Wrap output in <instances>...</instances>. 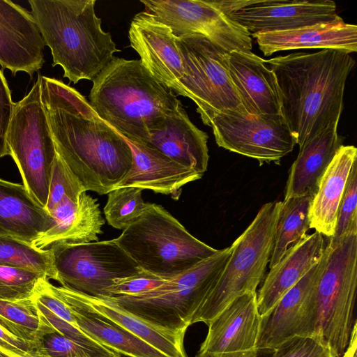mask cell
<instances>
[{
  "label": "cell",
  "instance_id": "ac0fdd59",
  "mask_svg": "<svg viewBox=\"0 0 357 357\" xmlns=\"http://www.w3.org/2000/svg\"><path fill=\"white\" fill-rule=\"evenodd\" d=\"M128 38L144 67L157 80L175 92L184 70L176 37L172 29L144 10L132 18Z\"/></svg>",
  "mask_w": 357,
  "mask_h": 357
},
{
  "label": "cell",
  "instance_id": "8992f818",
  "mask_svg": "<svg viewBox=\"0 0 357 357\" xmlns=\"http://www.w3.org/2000/svg\"><path fill=\"white\" fill-rule=\"evenodd\" d=\"M231 252V246L218 250L148 292L111 298L129 312L154 326L186 333L192 316L218 282Z\"/></svg>",
  "mask_w": 357,
  "mask_h": 357
},
{
  "label": "cell",
  "instance_id": "ffe728a7",
  "mask_svg": "<svg viewBox=\"0 0 357 357\" xmlns=\"http://www.w3.org/2000/svg\"><path fill=\"white\" fill-rule=\"evenodd\" d=\"M227 63L231 80L249 115H282L276 77L265 59L252 52L234 51L227 53Z\"/></svg>",
  "mask_w": 357,
  "mask_h": 357
},
{
  "label": "cell",
  "instance_id": "4dcf8cb0",
  "mask_svg": "<svg viewBox=\"0 0 357 357\" xmlns=\"http://www.w3.org/2000/svg\"><path fill=\"white\" fill-rule=\"evenodd\" d=\"M0 324L16 337L34 343H39L44 335L56 331L33 297L18 301L0 299Z\"/></svg>",
  "mask_w": 357,
  "mask_h": 357
},
{
  "label": "cell",
  "instance_id": "ba28073f",
  "mask_svg": "<svg viewBox=\"0 0 357 357\" xmlns=\"http://www.w3.org/2000/svg\"><path fill=\"white\" fill-rule=\"evenodd\" d=\"M176 42L184 72L175 93L196 104L204 124L210 126L222 113L249 115L231 80L227 53L202 35L176 37Z\"/></svg>",
  "mask_w": 357,
  "mask_h": 357
},
{
  "label": "cell",
  "instance_id": "8d00e7d4",
  "mask_svg": "<svg viewBox=\"0 0 357 357\" xmlns=\"http://www.w3.org/2000/svg\"><path fill=\"white\" fill-rule=\"evenodd\" d=\"M273 357H335L320 335L295 336L273 349Z\"/></svg>",
  "mask_w": 357,
  "mask_h": 357
},
{
  "label": "cell",
  "instance_id": "ee69618b",
  "mask_svg": "<svg viewBox=\"0 0 357 357\" xmlns=\"http://www.w3.org/2000/svg\"><path fill=\"white\" fill-rule=\"evenodd\" d=\"M0 357H15V356H7L2 355ZM18 357H22V356H18ZM33 357H47V356H45L44 354H41V355H39L37 356H33Z\"/></svg>",
  "mask_w": 357,
  "mask_h": 357
},
{
  "label": "cell",
  "instance_id": "7a4b0ae2",
  "mask_svg": "<svg viewBox=\"0 0 357 357\" xmlns=\"http://www.w3.org/2000/svg\"><path fill=\"white\" fill-rule=\"evenodd\" d=\"M265 61L275 75L282 115L296 144L340 121L346 82L355 65L350 53L324 49Z\"/></svg>",
  "mask_w": 357,
  "mask_h": 357
},
{
  "label": "cell",
  "instance_id": "9a60e30c",
  "mask_svg": "<svg viewBox=\"0 0 357 357\" xmlns=\"http://www.w3.org/2000/svg\"><path fill=\"white\" fill-rule=\"evenodd\" d=\"M227 15L250 34L284 31L342 20L331 0L221 1Z\"/></svg>",
  "mask_w": 357,
  "mask_h": 357
},
{
  "label": "cell",
  "instance_id": "d6a6232c",
  "mask_svg": "<svg viewBox=\"0 0 357 357\" xmlns=\"http://www.w3.org/2000/svg\"><path fill=\"white\" fill-rule=\"evenodd\" d=\"M142 191L140 188L121 187L108 192L104 213L109 225L123 230L142 214L149 203L144 202Z\"/></svg>",
  "mask_w": 357,
  "mask_h": 357
},
{
  "label": "cell",
  "instance_id": "e575fe53",
  "mask_svg": "<svg viewBox=\"0 0 357 357\" xmlns=\"http://www.w3.org/2000/svg\"><path fill=\"white\" fill-rule=\"evenodd\" d=\"M43 278L46 277L39 273L0 266V299L18 301L32 298Z\"/></svg>",
  "mask_w": 357,
  "mask_h": 357
},
{
  "label": "cell",
  "instance_id": "4316f807",
  "mask_svg": "<svg viewBox=\"0 0 357 357\" xmlns=\"http://www.w3.org/2000/svg\"><path fill=\"white\" fill-rule=\"evenodd\" d=\"M54 223L52 216L23 184L0 178V236L32 244Z\"/></svg>",
  "mask_w": 357,
  "mask_h": 357
},
{
  "label": "cell",
  "instance_id": "7bdbcfd3",
  "mask_svg": "<svg viewBox=\"0 0 357 357\" xmlns=\"http://www.w3.org/2000/svg\"><path fill=\"white\" fill-rule=\"evenodd\" d=\"M195 357H208L206 354L197 353ZM257 357H273V350H259Z\"/></svg>",
  "mask_w": 357,
  "mask_h": 357
},
{
  "label": "cell",
  "instance_id": "5b68a950",
  "mask_svg": "<svg viewBox=\"0 0 357 357\" xmlns=\"http://www.w3.org/2000/svg\"><path fill=\"white\" fill-rule=\"evenodd\" d=\"M114 239L142 271L165 280L190 269L218 250L191 235L156 204H149Z\"/></svg>",
  "mask_w": 357,
  "mask_h": 357
},
{
  "label": "cell",
  "instance_id": "1f68e13d",
  "mask_svg": "<svg viewBox=\"0 0 357 357\" xmlns=\"http://www.w3.org/2000/svg\"><path fill=\"white\" fill-rule=\"evenodd\" d=\"M0 266L25 269L56 279L51 250L39 249L20 239L0 236Z\"/></svg>",
  "mask_w": 357,
  "mask_h": 357
},
{
  "label": "cell",
  "instance_id": "b9f144b4",
  "mask_svg": "<svg viewBox=\"0 0 357 357\" xmlns=\"http://www.w3.org/2000/svg\"><path fill=\"white\" fill-rule=\"evenodd\" d=\"M357 324L354 327L349 344L342 357H357Z\"/></svg>",
  "mask_w": 357,
  "mask_h": 357
},
{
  "label": "cell",
  "instance_id": "f6af8a7d",
  "mask_svg": "<svg viewBox=\"0 0 357 357\" xmlns=\"http://www.w3.org/2000/svg\"><path fill=\"white\" fill-rule=\"evenodd\" d=\"M86 357H93V356H86Z\"/></svg>",
  "mask_w": 357,
  "mask_h": 357
},
{
  "label": "cell",
  "instance_id": "4fadbf2b",
  "mask_svg": "<svg viewBox=\"0 0 357 357\" xmlns=\"http://www.w3.org/2000/svg\"><path fill=\"white\" fill-rule=\"evenodd\" d=\"M217 144L264 162L279 164L296 144L282 115L222 113L211 122Z\"/></svg>",
  "mask_w": 357,
  "mask_h": 357
},
{
  "label": "cell",
  "instance_id": "6da1fadb",
  "mask_svg": "<svg viewBox=\"0 0 357 357\" xmlns=\"http://www.w3.org/2000/svg\"><path fill=\"white\" fill-rule=\"evenodd\" d=\"M40 99L56 154L86 192L108 194L132 167L127 141L61 80L41 76Z\"/></svg>",
  "mask_w": 357,
  "mask_h": 357
},
{
  "label": "cell",
  "instance_id": "ab89813d",
  "mask_svg": "<svg viewBox=\"0 0 357 357\" xmlns=\"http://www.w3.org/2000/svg\"><path fill=\"white\" fill-rule=\"evenodd\" d=\"M15 102L7 81L0 69V158L10 155L7 144V133L13 116Z\"/></svg>",
  "mask_w": 357,
  "mask_h": 357
},
{
  "label": "cell",
  "instance_id": "60d3db41",
  "mask_svg": "<svg viewBox=\"0 0 357 357\" xmlns=\"http://www.w3.org/2000/svg\"><path fill=\"white\" fill-rule=\"evenodd\" d=\"M39 343L22 340L0 324V356L33 357L43 354Z\"/></svg>",
  "mask_w": 357,
  "mask_h": 357
},
{
  "label": "cell",
  "instance_id": "cb8c5ba5",
  "mask_svg": "<svg viewBox=\"0 0 357 357\" xmlns=\"http://www.w3.org/2000/svg\"><path fill=\"white\" fill-rule=\"evenodd\" d=\"M328 238L315 231L289 250L270 269L257 294L261 317L266 314L280 298L322 257Z\"/></svg>",
  "mask_w": 357,
  "mask_h": 357
},
{
  "label": "cell",
  "instance_id": "f35d334b",
  "mask_svg": "<svg viewBox=\"0 0 357 357\" xmlns=\"http://www.w3.org/2000/svg\"><path fill=\"white\" fill-rule=\"evenodd\" d=\"M167 280L142 271L140 273L118 279L109 290V296H135L151 291Z\"/></svg>",
  "mask_w": 357,
  "mask_h": 357
},
{
  "label": "cell",
  "instance_id": "30bf717a",
  "mask_svg": "<svg viewBox=\"0 0 357 357\" xmlns=\"http://www.w3.org/2000/svg\"><path fill=\"white\" fill-rule=\"evenodd\" d=\"M41 76L38 74L29 93L15 102L7 144L23 185L33 199L45 208L56 152L40 99Z\"/></svg>",
  "mask_w": 357,
  "mask_h": 357
},
{
  "label": "cell",
  "instance_id": "83f0119b",
  "mask_svg": "<svg viewBox=\"0 0 357 357\" xmlns=\"http://www.w3.org/2000/svg\"><path fill=\"white\" fill-rule=\"evenodd\" d=\"M357 161V149L342 145L324 174L310 209V229L331 238L335 231L340 202L349 174Z\"/></svg>",
  "mask_w": 357,
  "mask_h": 357
},
{
  "label": "cell",
  "instance_id": "2e32d148",
  "mask_svg": "<svg viewBox=\"0 0 357 357\" xmlns=\"http://www.w3.org/2000/svg\"><path fill=\"white\" fill-rule=\"evenodd\" d=\"M261 319L257 292L238 296L207 325L197 353L208 357H257Z\"/></svg>",
  "mask_w": 357,
  "mask_h": 357
},
{
  "label": "cell",
  "instance_id": "8fae6325",
  "mask_svg": "<svg viewBox=\"0 0 357 357\" xmlns=\"http://www.w3.org/2000/svg\"><path fill=\"white\" fill-rule=\"evenodd\" d=\"M49 248L55 280L61 286L95 297H108L116 280L142 271L114 239L56 243Z\"/></svg>",
  "mask_w": 357,
  "mask_h": 357
},
{
  "label": "cell",
  "instance_id": "603a6c76",
  "mask_svg": "<svg viewBox=\"0 0 357 357\" xmlns=\"http://www.w3.org/2000/svg\"><path fill=\"white\" fill-rule=\"evenodd\" d=\"M54 225L33 242L45 250L56 243H83L98 240L105 220L97 199L82 192L77 202L64 197L49 212Z\"/></svg>",
  "mask_w": 357,
  "mask_h": 357
},
{
  "label": "cell",
  "instance_id": "74e56055",
  "mask_svg": "<svg viewBox=\"0 0 357 357\" xmlns=\"http://www.w3.org/2000/svg\"><path fill=\"white\" fill-rule=\"evenodd\" d=\"M38 349L47 357H100L56 331L44 335L39 341Z\"/></svg>",
  "mask_w": 357,
  "mask_h": 357
},
{
  "label": "cell",
  "instance_id": "277c9868",
  "mask_svg": "<svg viewBox=\"0 0 357 357\" xmlns=\"http://www.w3.org/2000/svg\"><path fill=\"white\" fill-rule=\"evenodd\" d=\"M31 13L63 77L93 81L114 59L116 48L95 13L96 0H29Z\"/></svg>",
  "mask_w": 357,
  "mask_h": 357
},
{
  "label": "cell",
  "instance_id": "52a82bcc",
  "mask_svg": "<svg viewBox=\"0 0 357 357\" xmlns=\"http://www.w3.org/2000/svg\"><path fill=\"white\" fill-rule=\"evenodd\" d=\"M282 202L264 204L231 245L232 252L220 278L195 312L190 326L206 325L228 304L246 292H257L270 261Z\"/></svg>",
  "mask_w": 357,
  "mask_h": 357
},
{
  "label": "cell",
  "instance_id": "7c38bea8",
  "mask_svg": "<svg viewBox=\"0 0 357 357\" xmlns=\"http://www.w3.org/2000/svg\"><path fill=\"white\" fill-rule=\"evenodd\" d=\"M146 11L167 25L176 37L202 35L227 53L252 52L250 33L231 20L219 1L141 0Z\"/></svg>",
  "mask_w": 357,
  "mask_h": 357
},
{
  "label": "cell",
  "instance_id": "d4e9b609",
  "mask_svg": "<svg viewBox=\"0 0 357 357\" xmlns=\"http://www.w3.org/2000/svg\"><path fill=\"white\" fill-rule=\"evenodd\" d=\"M265 56L299 49L357 51V26L343 20L297 29L250 34Z\"/></svg>",
  "mask_w": 357,
  "mask_h": 357
},
{
  "label": "cell",
  "instance_id": "d6986e66",
  "mask_svg": "<svg viewBox=\"0 0 357 357\" xmlns=\"http://www.w3.org/2000/svg\"><path fill=\"white\" fill-rule=\"evenodd\" d=\"M45 42L31 11L9 0H0V66L13 75L31 77L45 63Z\"/></svg>",
  "mask_w": 357,
  "mask_h": 357
},
{
  "label": "cell",
  "instance_id": "f1b7e54d",
  "mask_svg": "<svg viewBox=\"0 0 357 357\" xmlns=\"http://www.w3.org/2000/svg\"><path fill=\"white\" fill-rule=\"evenodd\" d=\"M70 310L80 330L121 356L168 357L143 340L110 321L88 312Z\"/></svg>",
  "mask_w": 357,
  "mask_h": 357
},
{
  "label": "cell",
  "instance_id": "e0dca14e",
  "mask_svg": "<svg viewBox=\"0 0 357 357\" xmlns=\"http://www.w3.org/2000/svg\"><path fill=\"white\" fill-rule=\"evenodd\" d=\"M50 290L69 308L88 312L132 333L168 357H188L184 348L185 333L154 326L129 312L111 297H95L47 282Z\"/></svg>",
  "mask_w": 357,
  "mask_h": 357
},
{
  "label": "cell",
  "instance_id": "836d02e7",
  "mask_svg": "<svg viewBox=\"0 0 357 357\" xmlns=\"http://www.w3.org/2000/svg\"><path fill=\"white\" fill-rule=\"evenodd\" d=\"M357 161L349 174L339 206L333 235L328 238L331 247L336 245L347 234H357Z\"/></svg>",
  "mask_w": 357,
  "mask_h": 357
},
{
  "label": "cell",
  "instance_id": "44dd1931",
  "mask_svg": "<svg viewBox=\"0 0 357 357\" xmlns=\"http://www.w3.org/2000/svg\"><path fill=\"white\" fill-rule=\"evenodd\" d=\"M127 142L132 152V164L116 188L146 189L178 197L184 185L203 176L144 144Z\"/></svg>",
  "mask_w": 357,
  "mask_h": 357
},
{
  "label": "cell",
  "instance_id": "5bb4252c",
  "mask_svg": "<svg viewBox=\"0 0 357 357\" xmlns=\"http://www.w3.org/2000/svg\"><path fill=\"white\" fill-rule=\"evenodd\" d=\"M324 261L325 251L319 261L261 317L257 350H273L295 336H321L316 283Z\"/></svg>",
  "mask_w": 357,
  "mask_h": 357
},
{
  "label": "cell",
  "instance_id": "484cf974",
  "mask_svg": "<svg viewBox=\"0 0 357 357\" xmlns=\"http://www.w3.org/2000/svg\"><path fill=\"white\" fill-rule=\"evenodd\" d=\"M338 123L333 121L299 146L289 171L284 199L315 195L324 174L343 145Z\"/></svg>",
  "mask_w": 357,
  "mask_h": 357
},
{
  "label": "cell",
  "instance_id": "f546056e",
  "mask_svg": "<svg viewBox=\"0 0 357 357\" xmlns=\"http://www.w3.org/2000/svg\"><path fill=\"white\" fill-rule=\"evenodd\" d=\"M312 197H294L281 203L269 268L274 267L286 252L305 238L310 229V209Z\"/></svg>",
  "mask_w": 357,
  "mask_h": 357
},
{
  "label": "cell",
  "instance_id": "3957f363",
  "mask_svg": "<svg viewBox=\"0 0 357 357\" xmlns=\"http://www.w3.org/2000/svg\"><path fill=\"white\" fill-rule=\"evenodd\" d=\"M89 104L126 141L146 143L182 104L139 59H114L92 81Z\"/></svg>",
  "mask_w": 357,
  "mask_h": 357
},
{
  "label": "cell",
  "instance_id": "9c48e42d",
  "mask_svg": "<svg viewBox=\"0 0 357 357\" xmlns=\"http://www.w3.org/2000/svg\"><path fill=\"white\" fill-rule=\"evenodd\" d=\"M356 287L357 234H349L334 247L327 243L316 283L321 335L335 357L342 356L357 324Z\"/></svg>",
  "mask_w": 357,
  "mask_h": 357
},
{
  "label": "cell",
  "instance_id": "d590c367",
  "mask_svg": "<svg viewBox=\"0 0 357 357\" xmlns=\"http://www.w3.org/2000/svg\"><path fill=\"white\" fill-rule=\"evenodd\" d=\"M84 187L56 154L52 167L49 194L45 209L52 211L64 197L77 202Z\"/></svg>",
  "mask_w": 357,
  "mask_h": 357
},
{
  "label": "cell",
  "instance_id": "7402d4cb",
  "mask_svg": "<svg viewBox=\"0 0 357 357\" xmlns=\"http://www.w3.org/2000/svg\"><path fill=\"white\" fill-rule=\"evenodd\" d=\"M208 139L207 133L190 120L181 104L144 144L204 175L209 159Z\"/></svg>",
  "mask_w": 357,
  "mask_h": 357
}]
</instances>
